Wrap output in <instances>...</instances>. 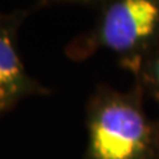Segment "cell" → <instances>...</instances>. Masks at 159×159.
Masks as SVG:
<instances>
[{
	"label": "cell",
	"instance_id": "3",
	"mask_svg": "<svg viewBox=\"0 0 159 159\" xmlns=\"http://www.w3.org/2000/svg\"><path fill=\"white\" fill-rule=\"evenodd\" d=\"M36 8L0 12V116L9 111L24 98L51 93L47 86L27 72L16 47L20 27Z\"/></svg>",
	"mask_w": 159,
	"mask_h": 159
},
{
	"label": "cell",
	"instance_id": "1",
	"mask_svg": "<svg viewBox=\"0 0 159 159\" xmlns=\"http://www.w3.org/2000/svg\"><path fill=\"white\" fill-rule=\"evenodd\" d=\"M142 89L98 85L86 103L82 159H159V121L143 106Z\"/></svg>",
	"mask_w": 159,
	"mask_h": 159
},
{
	"label": "cell",
	"instance_id": "4",
	"mask_svg": "<svg viewBox=\"0 0 159 159\" xmlns=\"http://www.w3.org/2000/svg\"><path fill=\"white\" fill-rule=\"evenodd\" d=\"M135 84L159 106V49L148 57L135 74Z\"/></svg>",
	"mask_w": 159,
	"mask_h": 159
},
{
	"label": "cell",
	"instance_id": "2",
	"mask_svg": "<svg viewBox=\"0 0 159 159\" xmlns=\"http://www.w3.org/2000/svg\"><path fill=\"white\" fill-rule=\"evenodd\" d=\"M159 49V0H110L98 4L94 24L65 47L72 61H85L98 51H109L119 65L139 72Z\"/></svg>",
	"mask_w": 159,
	"mask_h": 159
}]
</instances>
